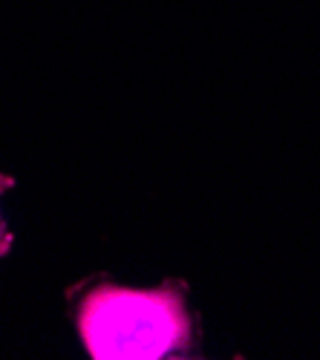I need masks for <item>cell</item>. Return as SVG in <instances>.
Wrapping results in <instances>:
<instances>
[{
	"instance_id": "cell-1",
	"label": "cell",
	"mask_w": 320,
	"mask_h": 360,
	"mask_svg": "<svg viewBox=\"0 0 320 360\" xmlns=\"http://www.w3.org/2000/svg\"><path fill=\"white\" fill-rule=\"evenodd\" d=\"M78 332L96 360H156L185 352L191 343L185 285L148 291L98 285L78 306Z\"/></svg>"
},
{
	"instance_id": "cell-2",
	"label": "cell",
	"mask_w": 320,
	"mask_h": 360,
	"mask_svg": "<svg viewBox=\"0 0 320 360\" xmlns=\"http://www.w3.org/2000/svg\"><path fill=\"white\" fill-rule=\"evenodd\" d=\"M12 188H15V179L0 173V196H4L6 191H12ZM9 248H12V233L6 231V225H4V214H0V257L9 254Z\"/></svg>"
}]
</instances>
